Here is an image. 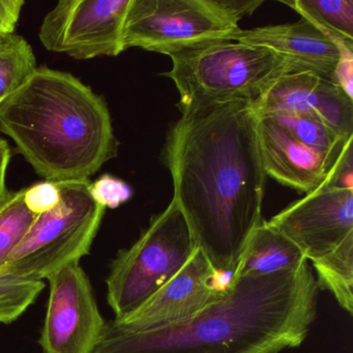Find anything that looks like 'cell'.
<instances>
[{
    "mask_svg": "<svg viewBox=\"0 0 353 353\" xmlns=\"http://www.w3.org/2000/svg\"><path fill=\"white\" fill-rule=\"evenodd\" d=\"M47 280L50 293L39 341L43 353H92L106 321L88 274L79 263H72Z\"/></svg>",
    "mask_w": 353,
    "mask_h": 353,
    "instance_id": "30bf717a",
    "label": "cell"
},
{
    "mask_svg": "<svg viewBox=\"0 0 353 353\" xmlns=\"http://www.w3.org/2000/svg\"><path fill=\"white\" fill-rule=\"evenodd\" d=\"M319 289L328 290L345 312L353 314V236L312 262Z\"/></svg>",
    "mask_w": 353,
    "mask_h": 353,
    "instance_id": "e0dca14e",
    "label": "cell"
},
{
    "mask_svg": "<svg viewBox=\"0 0 353 353\" xmlns=\"http://www.w3.org/2000/svg\"><path fill=\"white\" fill-rule=\"evenodd\" d=\"M266 223L294 243L307 261H316L353 236V190L320 188Z\"/></svg>",
    "mask_w": 353,
    "mask_h": 353,
    "instance_id": "8fae6325",
    "label": "cell"
},
{
    "mask_svg": "<svg viewBox=\"0 0 353 353\" xmlns=\"http://www.w3.org/2000/svg\"><path fill=\"white\" fill-rule=\"evenodd\" d=\"M11 158L12 150L9 143L0 137V208H3L10 195V191L7 189V173Z\"/></svg>",
    "mask_w": 353,
    "mask_h": 353,
    "instance_id": "4316f807",
    "label": "cell"
},
{
    "mask_svg": "<svg viewBox=\"0 0 353 353\" xmlns=\"http://www.w3.org/2000/svg\"><path fill=\"white\" fill-rule=\"evenodd\" d=\"M61 189L54 181H44L23 190V200L30 212L36 216L50 212L61 201Z\"/></svg>",
    "mask_w": 353,
    "mask_h": 353,
    "instance_id": "603a6c76",
    "label": "cell"
},
{
    "mask_svg": "<svg viewBox=\"0 0 353 353\" xmlns=\"http://www.w3.org/2000/svg\"><path fill=\"white\" fill-rule=\"evenodd\" d=\"M90 195L99 205L106 208H119L133 197V189L125 181L111 174H104L90 185Z\"/></svg>",
    "mask_w": 353,
    "mask_h": 353,
    "instance_id": "7402d4cb",
    "label": "cell"
},
{
    "mask_svg": "<svg viewBox=\"0 0 353 353\" xmlns=\"http://www.w3.org/2000/svg\"><path fill=\"white\" fill-rule=\"evenodd\" d=\"M26 1L0 0V40L15 34Z\"/></svg>",
    "mask_w": 353,
    "mask_h": 353,
    "instance_id": "484cf974",
    "label": "cell"
},
{
    "mask_svg": "<svg viewBox=\"0 0 353 353\" xmlns=\"http://www.w3.org/2000/svg\"><path fill=\"white\" fill-rule=\"evenodd\" d=\"M30 43L19 34L0 40V102L17 92L38 69Z\"/></svg>",
    "mask_w": 353,
    "mask_h": 353,
    "instance_id": "ac0fdd59",
    "label": "cell"
},
{
    "mask_svg": "<svg viewBox=\"0 0 353 353\" xmlns=\"http://www.w3.org/2000/svg\"><path fill=\"white\" fill-rule=\"evenodd\" d=\"M0 132L54 183L90 179L119 152L105 99L71 73L47 67L0 102Z\"/></svg>",
    "mask_w": 353,
    "mask_h": 353,
    "instance_id": "3957f363",
    "label": "cell"
},
{
    "mask_svg": "<svg viewBox=\"0 0 353 353\" xmlns=\"http://www.w3.org/2000/svg\"><path fill=\"white\" fill-rule=\"evenodd\" d=\"M264 117L272 119L274 123L287 130L301 143L321 152H332L336 148H342L348 140L353 138L346 139L342 137L327 123L313 114L299 112H274Z\"/></svg>",
    "mask_w": 353,
    "mask_h": 353,
    "instance_id": "d6986e66",
    "label": "cell"
},
{
    "mask_svg": "<svg viewBox=\"0 0 353 353\" xmlns=\"http://www.w3.org/2000/svg\"><path fill=\"white\" fill-rule=\"evenodd\" d=\"M199 249L175 200L150 220L139 239L121 250L107 276V301L115 319L143 305L174 278Z\"/></svg>",
    "mask_w": 353,
    "mask_h": 353,
    "instance_id": "5b68a950",
    "label": "cell"
},
{
    "mask_svg": "<svg viewBox=\"0 0 353 353\" xmlns=\"http://www.w3.org/2000/svg\"><path fill=\"white\" fill-rule=\"evenodd\" d=\"M36 214L24 203L23 190L10 192L0 208V270L7 266L13 252L30 231Z\"/></svg>",
    "mask_w": 353,
    "mask_h": 353,
    "instance_id": "ffe728a7",
    "label": "cell"
},
{
    "mask_svg": "<svg viewBox=\"0 0 353 353\" xmlns=\"http://www.w3.org/2000/svg\"><path fill=\"white\" fill-rule=\"evenodd\" d=\"M332 82L353 99V48L340 45V59L334 68Z\"/></svg>",
    "mask_w": 353,
    "mask_h": 353,
    "instance_id": "d4e9b609",
    "label": "cell"
},
{
    "mask_svg": "<svg viewBox=\"0 0 353 353\" xmlns=\"http://www.w3.org/2000/svg\"><path fill=\"white\" fill-rule=\"evenodd\" d=\"M332 40L353 48L352 0L282 1Z\"/></svg>",
    "mask_w": 353,
    "mask_h": 353,
    "instance_id": "2e32d148",
    "label": "cell"
},
{
    "mask_svg": "<svg viewBox=\"0 0 353 353\" xmlns=\"http://www.w3.org/2000/svg\"><path fill=\"white\" fill-rule=\"evenodd\" d=\"M258 138L266 175L307 194L332 185L345 163L352 158V139L332 152L310 148L270 117H258Z\"/></svg>",
    "mask_w": 353,
    "mask_h": 353,
    "instance_id": "7c38bea8",
    "label": "cell"
},
{
    "mask_svg": "<svg viewBox=\"0 0 353 353\" xmlns=\"http://www.w3.org/2000/svg\"><path fill=\"white\" fill-rule=\"evenodd\" d=\"M229 281L198 249L174 278L133 313L106 322L103 334H146L185 323L220 299Z\"/></svg>",
    "mask_w": 353,
    "mask_h": 353,
    "instance_id": "9c48e42d",
    "label": "cell"
},
{
    "mask_svg": "<svg viewBox=\"0 0 353 353\" xmlns=\"http://www.w3.org/2000/svg\"><path fill=\"white\" fill-rule=\"evenodd\" d=\"M168 57L172 69L162 75L174 82L181 112L236 101L256 102L276 80L299 72L270 49L237 41H210Z\"/></svg>",
    "mask_w": 353,
    "mask_h": 353,
    "instance_id": "277c9868",
    "label": "cell"
},
{
    "mask_svg": "<svg viewBox=\"0 0 353 353\" xmlns=\"http://www.w3.org/2000/svg\"><path fill=\"white\" fill-rule=\"evenodd\" d=\"M173 199L216 272L231 276L262 223L266 173L254 103L181 112L164 146Z\"/></svg>",
    "mask_w": 353,
    "mask_h": 353,
    "instance_id": "6da1fadb",
    "label": "cell"
},
{
    "mask_svg": "<svg viewBox=\"0 0 353 353\" xmlns=\"http://www.w3.org/2000/svg\"><path fill=\"white\" fill-rule=\"evenodd\" d=\"M254 109L258 117L274 112L316 115L342 137H353V99L327 78L311 72L283 76L254 102Z\"/></svg>",
    "mask_w": 353,
    "mask_h": 353,
    "instance_id": "4fadbf2b",
    "label": "cell"
},
{
    "mask_svg": "<svg viewBox=\"0 0 353 353\" xmlns=\"http://www.w3.org/2000/svg\"><path fill=\"white\" fill-rule=\"evenodd\" d=\"M239 30L221 19L205 0H131L123 42L125 50L169 55L201 43L229 41Z\"/></svg>",
    "mask_w": 353,
    "mask_h": 353,
    "instance_id": "52a82bcc",
    "label": "cell"
},
{
    "mask_svg": "<svg viewBox=\"0 0 353 353\" xmlns=\"http://www.w3.org/2000/svg\"><path fill=\"white\" fill-rule=\"evenodd\" d=\"M307 262L294 243L262 221L252 233L232 276H259L290 272Z\"/></svg>",
    "mask_w": 353,
    "mask_h": 353,
    "instance_id": "9a60e30c",
    "label": "cell"
},
{
    "mask_svg": "<svg viewBox=\"0 0 353 353\" xmlns=\"http://www.w3.org/2000/svg\"><path fill=\"white\" fill-rule=\"evenodd\" d=\"M318 299L309 262L268 276H231L225 294L190 321L146 334H102L92 353H281L307 339Z\"/></svg>",
    "mask_w": 353,
    "mask_h": 353,
    "instance_id": "7a4b0ae2",
    "label": "cell"
},
{
    "mask_svg": "<svg viewBox=\"0 0 353 353\" xmlns=\"http://www.w3.org/2000/svg\"><path fill=\"white\" fill-rule=\"evenodd\" d=\"M229 41L266 47L299 72H311L330 81L340 59V43L303 18L293 23L239 30Z\"/></svg>",
    "mask_w": 353,
    "mask_h": 353,
    "instance_id": "5bb4252c",
    "label": "cell"
},
{
    "mask_svg": "<svg viewBox=\"0 0 353 353\" xmlns=\"http://www.w3.org/2000/svg\"><path fill=\"white\" fill-rule=\"evenodd\" d=\"M44 288L43 281L24 280L0 270V323L10 324L21 317Z\"/></svg>",
    "mask_w": 353,
    "mask_h": 353,
    "instance_id": "44dd1931",
    "label": "cell"
},
{
    "mask_svg": "<svg viewBox=\"0 0 353 353\" xmlns=\"http://www.w3.org/2000/svg\"><path fill=\"white\" fill-rule=\"evenodd\" d=\"M131 0H61L45 15L43 46L79 61L119 57L125 50L123 26Z\"/></svg>",
    "mask_w": 353,
    "mask_h": 353,
    "instance_id": "ba28073f",
    "label": "cell"
},
{
    "mask_svg": "<svg viewBox=\"0 0 353 353\" xmlns=\"http://www.w3.org/2000/svg\"><path fill=\"white\" fill-rule=\"evenodd\" d=\"M90 183H57L59 205L37 216L5 270L24 280L43 281L90 253L106 210L92 199Z\"/></svg>",
    "mask_w": 353,
    "mask_h": 353,
    "instance_id": "8992f818",
    "label": "cell"
},
{
    "mask_svg": "<svg viewBox=\"0 0 353 353\" xmlns=\"http://www.w3.org/2000/svg\"><path fill=\"white\" fill-rule=\"evenodd\" d=\"M205 3L226 23L239 26V22L252 15L263 0H205Z\"/></svg>",
    "mask_w": 353,
    "mask_h": 353,
    "instance_id": "cb8c5ba5",
    "label": "cell"
}]
</instances>
